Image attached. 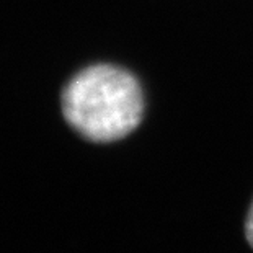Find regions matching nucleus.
<instances>
[{"label": "nucleus", "instance_id": "nucleus-1", "mask_svg": "<svg viewBox=\"0 0 253 253\" xmlns=\"http://www.w3.org/2000/svg\"><path fill=\"white\" fill-rule=\"evenodd\" d=\"M69 126L91 142H115L142 121L144 95L139 80L115 64H93L69 80L61 93Z\"/></svg>", "mask_w": 253, "mask_h": 253}, {"label": "nucleus", "instance_id": "nucleus-2", "mask_svg": "<svg viewBox=\"0 0 253 253\" xmlns=\"http://www.w3.org/2000/svg\"><path fill=\"white\" fill-rule=\"evenodd\" d=\"M245 235H247V240H249V244L252 245V249H253V203H252V206H250L249 216H247Z\"/></svg>", "mask_w": 253, "mask_h": 253}]
</instances>
